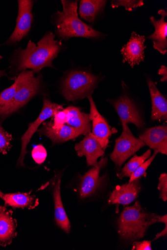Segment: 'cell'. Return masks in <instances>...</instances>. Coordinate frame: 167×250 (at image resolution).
Wrapping results in <instances>:
<instances>
[{
  "instance_id": "e575fe53",
  "label": "cell",
  "mask_w": 167,
  "mask_h": 250,
  "mask_svg": "<svg viewBox=\"0 0 167 250\" xmlns=\"http://www.w3.org/2000/svg\"><path fill=\"white\" fill-rule=\"evenodd\" d=\"M2 58L3 57L1 56H0V61H1ZM3 76H7V74L5 73V71L0 70V79H1V77Z\"/></svg>"
},
{
  "instance_id": "8fae6325",
  "label": "cell",
  "mask_w": 167,
  "mask_h": 250,
  "mask_svg": "<svg viewBox=\"0 0 167 250\" xmlns=\"http://www.w3.org/2000/svg\"><path fill=\"white\" fill-rule=\"evenodd\" d=\"M107 163V158H102L97 166L93 167L81 177L79 186L81 199L90 197L100 188L105 176H100V172L101 169L106 165Z\"/></svg>"
},
{
  "instance_id": "f1b7e54d",
  "label": "cell",
  "mask_w": 167,
  "mask_h": 250,
  "mask_svg": "<svg viewBox=\"0 0 167 250\" xmlns=\"http://www.w3.org/2000/svg\"><path fill=\"white\" fill-rule=\"evenodd\" d=\"M32 156L36 164L41 165L46 160L47 152L43 146L37 145L32 149Z\"/></svg>"
},
{
  "instance_id": "277c9868",
  "label": "cell",
  "mask_w": 167,
  "mask_h": 250,
  "mask_svg": "<svg viewBox=\"0 0 167 250\" xmlns=\"http://www.w3.org/2000/svg\"><path fill=\"white\" fill-rule=\"evenodd\" d=\"M97 82V78L90 73L72 71L63 82L62 93L66 100L74 102L88 97Z\"/></svg>"
},
{
  "instance_id": "ac0fdd59",
  "label": "cell",
  "mask_w": 167,
  "mask_h": 250,
  "mask_svg": "<svg viewBox=\"0 0 167 250\" xmlns=\"http://www.w3.org/2000/svg\"><path fill=\"white\" fill-rule=\"evenodd\" d=\"M158 14L161 15L160 20H156L154 17L150 18L151 21L155 27V32L148 37L153 42L154 48L162 55L167 52V22L165 21L167 16V11L160 10Z\"/></svg>"
},
{
  "instance_id": "ffe728a7",
  "label": "cell",
  "mask_w": 167,
  "mask_h": 250,
  "mask_svg": "<svg viewBox=\"0 0 167 250\" xmlns=\"http://www.w3.org/2000/svg\"><path fill=\"white\" fill-rule=\"evenodd\" d=\"M152 100L151 120H167V101L166 98L160 92L153 81L147 79Z\"/></svg>"
},
{
  "instance_id": "30bf717a",
  "label": "cell",
  "mask_w": 167,
  "mask_h": 250,
  "mask_svg": "<svg viewBox=\"0 0 167 250\" xmlns=\"http://www.w3.org/2000/svg\"><path fill=\"white\" fill-rule=\"evenodd\" d=\"M88 98L90 104L89 117L92 122L91 133L105 151L109 143V139L113 132L105 119L100 115L91 95L89 96Z\"/></svg>"
},
{
  "instance_id": "7c38bea8",
  "label": "cell",
  "mask_w": 167,
  "mask_h": 250,
  "mask_svg": "<svg viewBox=\"0 0 167 250\" xmlns=\"http://www.w3.org/2000/svg\"><path fill=\"white\" fill-rule=\"evenodd\" d=\"M145 37L133 32L129 42L123 47L121 52L123 62H128L132 67L144 61Z\"/></svg>"
},
{
  "instance_id": "52a82bcc",
  "label": "cell",
  "mask_w": 167,
  "mask_h": 250,
  "mask_svg": "<svg viewBox=\"0 0 167 250\" xmlns=\"http://www.w3.org/2000/svg\"><path fill=\"white\" fill-rule=\"evenodd\" d=\"M63 109V105L52 103L47 98H44L43 106L39 117L33 123L29 124L28 129L21 138V151L17 162V166H25L24 164L26 154L27 153V146L32 136L38 130L39 126L50 118L54 117L58 111Z\"/></svg>"
},
{
  "instance_id": "44dd1931",
  "label": "cell",
  "mask_w": 167,
  "mask_h": 250,
  "mask_svg": "<svg viewBox=\"0 0 167 250\" xmlns=\"http://www.w3.org/2000/svg\"><path fill=\"white\" fill-rule=\"evenodd\" d=\"M3 200L5 207L13 209H33L39 205L38 199L30 193H14L5 194Z\"/></svg>"
},
{
  "instance_id": "1f68e13d",
  "label": "cell",
  "mask_w": 167,
  "mask_h": 250,
  "mask_svg": "<svg viewBox=\"0 0 167 250\" xmlns=\"http://www.w3.org/2000/svg\"><path fill=\"white\" fill-rule=\"evenodd\" d=\"M152 241L135 242L133 244L132 250H151Z\"/></svg>"
},
{
  "instance_id": "6da1fadb",
  "label": "cell",
  "mask_w": 167,
  "mask_h": 250,
  "mask_svg": "<svg viewBox=\"0 0 167 250\" xmlns=\"http://www.w3.org/2000/svg\"><path fill=\"white\" fill-rule=\"evenodd\" d=\"M55 35L49 32L36 45L30 41L25 49L18 53L17 70L24 71L29 69L39 73L44 67H53L52 62L61 50V43L55 40Z\"/></svg>"
},
{
  "instance_id": "cb8c5ba5",
  "label": "cell",
  "mask_w": 167,
  "mask_h": 250,
  "mask_svg": "<svg viewBox=\"0 0 167 250\" xmlns=\"http://www.w3.org/2000/svg\"><path fill=\"white\" fill-rule=\"evenodd\" d=\"M27 71H22L15 79V83L8 88L5 89L0 94V114L8 106L14 99L18 87L25 78Z\"/></svg>"
},
{
  "instance_id": "7402d4cb",
  "label": "cell",
  "mask_w": 167,
  "mask_h": 250,
  "mask_svg": "<svg viewBox=\"0 0 167 250\" xmlns=\"http://www.w3.org/2000/svg\"><path fill=\"white\" fill-rule=\"evenodd\" d=\"M67 112V125L82 130L87 134L91 132V120L89 115L81 111L75 106H69L66 108Z\"/></svg>"
},
{
  "instance_id": "d6a6232c",
  "label": "cell",
  "mask_w": 167,
  "mask_h": 250,
  "mask_svg": "<svg viewBox=\"0 0 167 250\" xmlns=\"http://www.w3.org/2000/svg\"><path fill=\"white\" fill-rule=\"evenodd\" d=\"M158 74L159 75L162 76V78L161 79V82H166L167 81V67L166 66L162 65L159 70Z\"/></svg>"
},
{
  "instance_id": "83f0119b",
  "label": "cell",
  "mask_w": 167,
  "mask_h": 250,
  "mask_svg": "<svg viewBox=\"0 0 167 250\" xmlns=\"http://www.w3.org/2000/svg\"><path fill=\"white\" fill-rule=\"evenodd\" d=\"M112 7L113 8H117L119 6H122L125 8V10L128 11H131L134 9L141 7L144 5V3L142 0L141 1H134V0H113L111 2Z\"/></svg>"
},
{
  "instance_id": "5b68a950",
  "label": "cell",
  "mask_w": 167,
  "mask_h": 250,
  "mask_svg": "<svg viewBox=\"0 0 167 250\" xmlns=\"http://www.w3.org/2000/svg\"><path fill=\"white\" fill-rule=\"evenodd\" d=\"M41 79V76L35 77L33 71H27L14 99L0 114V117L6 118L25 105L38 92Z\"/></svg>"
},
{
  "instance_id": "836d02e7",
  "label": "cell",
  "mask_w": 167,
  "mask_h": 250,
  "mask_svg": "<svg viewBox=\"0 0 167 250\" xmlns=\"http://www.w3.org/2000/svg\"><path fill=\"white\" fill-rule=\"evenodd\" d=\"M165 229L160 233H158L156 235L154 240L158 239V238L167 236V223H165Z\"/></svg>"
},
{
  "instance_id": "9a60e30c",
  "label": "cell",
  "mask_w": 167,
  "mask_h": 250,
  "mask_svg": "<svg viewBox=\"0 0 167 250\" xmlns=\"http://www.w3.org/2000/svg\"><path fill=\"white\" fill-rule=\"evenodd\" d=\"M140 139L150 148L167 154V126H158L146 129L139 136Z\"/></svg>"
},
{
  "instance_id": "d6986e66",
  "label": "cell",
  "mask_w": 167,
  "mask_h": 250,
  "mask_svg": "<svg viewBox=\"0 0 167 250\" xmlns=\"http://www.w3.org/2000/svg\"><path fill=\"white\" fill-rule=\"evenodd\" d=\"M61 176L55 178L53 186V196L55 206V219L57 225L69 234L71 230V224L63 207L61 195Z\"/></svg>"
},
{
  "instance_id": "9c48e42d",
  "label": "cell",
  "mask_w": 167,
  "mask_h": 250,
  "mask_svg": "<svg viewBox=\"0 0 167 250\" xmlns=\"http://www.w3.org/2000/svg\"><path fill=\"white\" fill-rule=\"evenodd\" d=\"M109 102L115 108L120 118L123 128L126 127L127 124L132 123L138 128L144 126L143 122L136 106L126 94L116 100L109 101Z\"/></svg>"
},
{
  "instance_id": "f546056e",
  "label": "cell",
  "mask_w": 167,
  "mask_h": 250,
  "mask_svg": "<svg viewBox=\"0 0 167 250\" xmlns=\"http://www.w3.org/2000/svg\"><path fill=\"white\" fill-rule=\"evenodd\" d=\"M53 118L54 122L52 123V127L54 129L62 127L67 122V112L66 108L58 111Z\"/></svg>"
},
{
  "instance_id": "8992f818",
  "label": "cell",
  "mask_w": 167,
  "mask_h": 250,
  "mask_svg": "<svg viewBox=\"0 0 167 250\" xmlns=\"http://www.w3.org/2000/svg\"><path fill=\"white\" fill-rule=\"evenodd\" d=\"M120 137L116 140L114 149L110 155L116 167L120 169L123 164L146 145L140 139L135 137L128 126L123 128Z\"/></svg>"
},
{
  "instance_id": "3957f363",
  "label": "cell",
  "mask_w": 167,
  "mask_h": 250,
  "mask_svg": "<svg viewBox=\"0 0 167 250\" xmlns=\"http://www.w3.org/2000/svg\"><path fill=\"white\" fill-rule=\"evenodd\" d=\"M63 11L55 14L56 33L63 40L72 37L97 38L101 33L82 21L78 17L77 1L62 0Z\"/></svg>"
},
{
  "instance_id": "2e32d148",
  "label": "cell",
  "mask_w": 167,
  "mask_h": 250,
  "mask_svg": "<svg viewBox=\"0 0 167 250\" xmlns=\"http://www.w3.org/2000/svg\"><path fill=\"white\" fill-rule=\"evenodd\" d=\"M140 178L131 183L117 186L111 193L109 203L113 204L129 205L138 197L141 191Z\"/></svg>"
},
{
  "instance_id": "603a6c76",
  "label": "cell",
  "mask_w": 167,
  "mask_h": 250,
  "mask_svg": "<svg viewBox=\"0 0 167 250\" xmlns=\"http://www.w3.org/2000/svg\"><path fill=\"white\" fill-rule=\"evenodd\" d=\"M107 1L103 0H81L79 15L81 18L94 22L97 14L105 7Z\"/></svg>"
},
{
  "instance_id": "e0dca14e",
  "label": "cell",
  "mask_w": 167,
  "mask_h": 250,
  "mask_svg": "<svg viewBox=\"0 0 167 250\" xmlns=\"http://www.w3.org/2000/svg\"><path fill=\"white\" fill-rule=\"evenodd\" d=\"M17 220L13 217V211L6 207H0V246L6 247L17 236Z\"/></svg>"
},
{
  "instance_id": "ba28073f",
  "label": "cell",
  "mask_w": 167,
  "mask_h": 250,
  "mask_svg": "<svg viewBox=\"0 0 167 250\" xmlns=\"http://www.w3.org/2000/svg\"><path fill=\"white\" fill-rule=\"evenodd\" d=\"M18 15L15 30L10 37L8 43L20 42L29 32L33 21L32 8L34 4L30 0H19Z\"/></svg>"
},
{
  "instance_id": "7a4b0ae2",
  "label": "cell",
  "mask_w": 167,
  "mask_h": 250,
  "mask_svg": "<svg viewBox=\"0 0 167 250\" xmlns=\"http://www.w3.org/2000/svg\"><path fill=\"white\" fill-rule=\"evenodd\" d=\"M159 215L143 209L139 201L126 208L117 224L118 233L125 241H134L144 237L149 227L157 223Z\"/></svg>"
},
{
  "instance_id": "5bb4252c",
  "label": "cell",
  "mask_w": 167,
  "mask_h": 250,
  "mask_svg": "<svg viewBox=\"0 0 167 250\" xmlns=\"http://www.w3.org/2000/svg\"><path fill=\"white\" fill-rule=\"evenodd\" d=\"M75 150L79 157H86L88 166L95 167L98 164V159L103 156L105 151L98 141L90 132L85 138L75 146Z\"/></svg>"
},
{
  "instance_id": "4fadbf2b",
  "label": "cell",
  "mask_w": 167,
  "mask_h": 250,
  "mask_svg": "<svg viewBox=\"0 0 167 250\" xmlns=\"http://www.w3.org/2000/svg\"><path fill=\"white\" fill-rule=\"evenodd\" d=\"M40 135H45L49 138L53 144H61L74 140L80 135H86L84 131L64 125L62 127L54 129L52 127V122L43 123V126L38 130Z\"/></svg>"
},
{
  "instance_id": "d4e9b609",
  "label": "cell",
  "mask_w": 167,
  "mask_h": 250,
  "mask_svg": "<svg viewBox=\"0 0 167 250\" xmlns=\"http://www.w3.org/2000/svg\"><path fill=\"white\" fill-rule=\"evenodd\" d=\"M151 150L148 149L141 156L135 155L125 166L120 173L117 174L118 177L122 179L124 177L130 178L136 169L151 156Z\"/></svg>"
},
{
  "instance_id": "d590c367",
  "label": "cell",
  "mask_w": 167,
  "mask_h": 250,
  "mask_svg": "<svg viewBox=\"0 0 167 250\" xmlns=\"http://www.w3.org/2000/svg\"><path fill=\"white\" fill-rule=\"evenodd\" d=\"M4 194V193H3L1 190H0V198H1L3 200Z\"/></svg>"
},
{
  "instance_id": "4316f807",
  "label": "cell",
  "mask_w": 167,
  "mask_h": 250,
  "mask_svg": "<svg viewBox=\"0 0 167 250\" xmlns=\"http://www.w3.org/2000/svg\"><path fill=\"white\" fill-rule=\"evenodd\" d=\"M157 150H154V153L151 157H150L144 163H143L132 174L130 177L128 183H131L132 182L138 178H140L142 175H144L146 170L153 162L155 158L158 153Z\"/></svg>"
},
{
  "instance_id": "484cf974",
  "label": "cell",
  "mask_w": 167,
  "mask_h": 250,
  "mask_svg": "<svg viewBox=\"0 0 167 250\" xmlns=\"http://www.w3.org/2000/svg\"><path fill=\"white\" fill-rule=\"evenodd\" d=\"M12 136L0 125V153L7 154L12 147Z\"/></svg>"
},
{
  "instance_id": "4dcf8cb0",
  "label": "cell",
  "mask_w": 167,
  "mask_h": 250,
  "mask_svg": "<svg viewBox=\"0 0 167 250\" xmlns=\"http://www.w3.org/2000/svg\"><path fill=\"white\" fill-rule=\"evenodd\" d=\"M158 188L160 191V198L164 201L167 200V174L163 173L159 177Z\"/></svg>"
}]
</instances>
